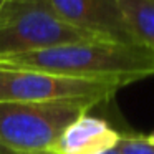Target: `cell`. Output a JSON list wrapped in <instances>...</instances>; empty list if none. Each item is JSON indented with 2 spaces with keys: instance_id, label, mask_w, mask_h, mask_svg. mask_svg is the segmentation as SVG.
I'll return each instance as SVG.
<instances>
[{
  "instance_id": "obj_9",
  "label": "cell",
  "mask_w": 154,
  "mask_h": 154,
  "mask_svg": "<svg viewBox=\"0 0 154 154\" xmlns=\"http://www.w3.org/2000/svg\"><path fill=\"white\" fill-rule=\"evenodd\" d=\"M10 4H14V0H0V12L4 10V8H7Z\"/></svg>"
},
{
  "instance_id": "obj_2",
  "label": "cell",
  "mask_w": 154,
  "mask_h": 154,
  "mask_svg": "<svg viewBox=\"0 0 154 154\" xmlns=\"http://www.w3.org/2000/svg\"><path fill=\"white\" fill-rule=\"evenodd\" d=\"M100 103L98 98L0 103V154H51L61 133Z\"/></svg>"
},
{
  "instance_id": "obj_5",
  "label": "cell",
  "mask_w": 154,
  "mask_h": 154,
  "mask_svg": "<svg viewBox=\"0 0 154 154\" xmlns=\"http://www.w3.org/2000/svg\"><path fill=\"white\" fill-rule=\"evenodd\" d=\"M55 15L78 28L121 43H136L114 0H40ZM139 45V43H137Z\"/></svg>"
},
{
  "instance_id": "obj_4",
  "label": "cell",
  "mask_w": 154,
  "mask_h": 154,
  "mask_svg": "<svg viewBox=\"0 0 154 154\" xmlns=\"http://www.w3.org/2000/svg\"><path fill=\"white\" fill-rule=\"evenodd\" d=\"M123 85L58 76L35 70L0 66V103H40L65 98H98L104 103Z\"/></svg>"
},
{
  "instance_id": "obj_3",
  "label": "cell",
  "mask_w": 154,
  "mask_h": 154,
  "mask_svg": "<svg viewBox=\"0 0 154 154\" xmlns=\"http://www.w3.org/2000/svg\"><path fill=\"white\" fill-rule=\"evenodd\" d=\"M91 42L113 40L65 22L40 0H14L0 12V57Z\"/></svg>"
},
{
  "instance_id": "obj_6",
  "label": "cell",
  "mask_w": 154,
  "mask_h": 154,
  "mask_svg": "<svg viewBox=\"0 0 154 154\" xmlns=\"http://www.w3.org/2000/svg\"><path fill=\"white\" fill-rule=\"evenodd\" d=\"M119 136L104 119L83 114L61 133L51 154H100L116 147Z\"/></svg>"
},
{
  "instance_id": "obj_1",
  "label": "cell",
  "mask_w": 154,
  "mask_h": 154,
  "mask_svg": "<svg viewBox=\"0 0 154 154\" xmlns=\"http://www.w3.org/2000/svg\"><path fill=\"white\" fill-rule=\"evenodd\" d=\"M0 66L81 80L114 81L126 86L154 75V50L146 45L121 42L73 43L0 57Z\"/></svg>"
},
{
  "instance_id": "obj_10",
  "label": "cell",
  "mask_w": 154,
  "mask_h": 154,
  "mask_svg": "<svg viewBox=\"0 0 154 154\" xmlns=\"http://www.w3.org/2000/svg\"><path fill=\"white\" fill-rule=\"evenodd\" d=\"M100 154H119V151H118V147H113V149H108V151L100 152Z\"/></svg>"
},
{
  "instance_id": "obj_8",
  "label": "cell",
  "mask_w": 154,
  "mask_h": 154,
  "mask_svg": "<svg viewBox=\"0 0 154 154\" xmlns=\"http://www.w3.org/2000/svg\"><path fill=\"white\" fill-rule=\"evenodd\" d=\"M116 147L119 154H154V144H151L147 137H134L121 134Z\"/></svg>"
},
{
  "instance_id": "obj_11",
  "label": "cell",
  "mask_w": 154,
  "mask_h": 154,
  "mask_svg": "<svg viewBox=\"0 0 154 154\" xmlns=\"http://www.w3.org/2000/svg\"><path fill=\"white\" fill-rule=\"evenodd\" d=\"M147 141H149L151 144H154V134H151V136H147Z\"/></svg>"
},
{
  "instance_id": "obj_7",
  "label": "cell",
  "mask_w": 154,
  "mask_h": 154,
  "mask_svg": "<svg viewBox=\"0 0 154 154\" xmlns=\"http://www.w3.org/2000/svg\"><path fill=\"white\" fill-rule=\"evenodd\" d=\"M136 43L154 50V0H114Z\"/></svg>"
}]
</instances>
